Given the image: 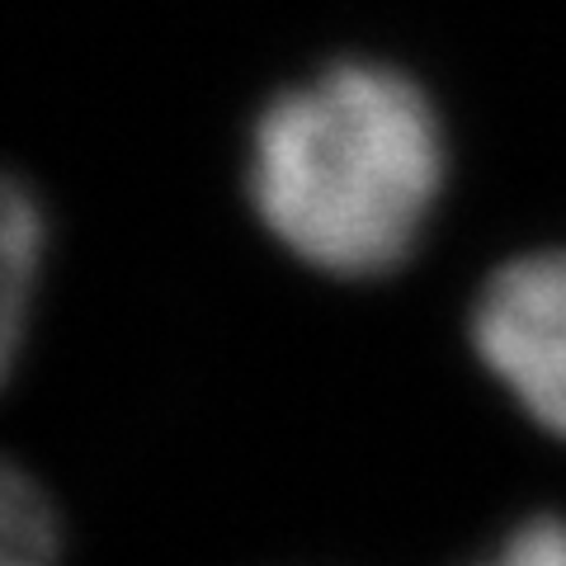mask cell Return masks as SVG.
Masks as SVG:
<instances>
[{"label": "cell", "instance_id": "3", "mask_svg": "<svg viewBox=\"0 0 566 566\" xmlns=\"http://www.w3.org/2000/svg\"><path fill=\"white\" fill-rule=\"evenodd\" d=\"M48 251V222L33 189L20 175L0 170V387L10 382L14 364L24 354L33 297L43 279Z\"/></svg>", "mask_w": 566, "mask_h": 566}, {"label": "cell", "instance_id": "1", "mask_svg": "<svg viewBox=\"0 0 566 566\" xmlns=\"http://www.w3.org/2000/svg\"><path fill=\"white\" fill-rule=\"evenodd\" d=\"M444 170V123L406 71L331 62L260 109L245 193L289 255L335 279H378L416 251Z\"/></svg>", "mask_w": 566, "mask_h": 566}, {"label": "cell", "instance_id": "4", "mask_svg": "<svg viewBox=\"0 0 566 566\" xmlns=\"http://www.w3.org/2000/svg\"><path fill=\"white\" fill-rule=\"evenodd\" d=\"M0 566H62V515L14 458H0Z\"/></svg>", "mask_w": 566, "mask_h": 566}, {"label": "cell", "instance_id": "2", "mask_svg": "<svg viewBox=\"0 0 566 566\" xmlns=\"http://www.w3.org/2000/svg\"><path fill=\"white\" fill-rule=\"evenodd\" d=\"M468 335L520 411L566 439V245L505 260L476 293Z\"/></svg>", "mask_w": 566, "mask_h": 566}, {"label": "cell", "instance_id": "5", "mask_svg": "<svg viewBox=\"0 0 566 566\" xmlns=\"http://www.w3.org/2000/svg\"><path fill=\"white\" fill-rule=\"evenodd\" d=\"M476 566H566V520L562 515L524 520L515 534Z\"/></svg>", "mask_w": 566, "mask_h": 566}]
</instances>
